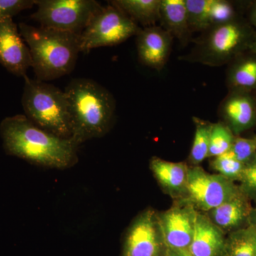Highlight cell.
Instances as JSON below:
<instances>
[{"instance_id": "6da1fadb", "label": "cell", "mask_w": 256, "mask_h": 256, "mask_svg": "<svg viewBox=\"0 0 256 256\" xmlns=\"http://www.w3.org/2000/svg\"><path fill=\"white\" fill-rule=\"evenodd\" d=\"M0 136L8 154L32 164L67 169L78 162V146L37 126L25 114L8 117L0 124Z\"/></svg>"}, {"instance_id": "7a4b0ae2", "label": "cell", "mask_w": 256, "mask_h": 256, "mask_svg": "<svg viewBox=\"0 0 256 256\" xmlns=\"http://www.w3.org/2000/svg\"><path fill=\"white\" fill-rule=\"evenodd\" d=\"M64 92L72 120V139L78 146L108 132L114 124L116 101L107 89L92 79L75 78Z\"/></svg>"}, {"instance_id": "3957f363", "label": "cell", "mask_w": 256, "mask_h": 256, "mask_svg": "<svg viewBox=\"0 0 256 256\" xmlns=\"http://www.w3.org/2000/svg\"><path fill=\"white\" fill-rule=\"evenodd\" d=\"M30 48L36 79L48 82L72 73L80 50V35L25 23L18 24Z\"/></svg>"}, {"instance_id": "277c9868", "label": "cell", "mask_w": 256, "mask_h": 256, "mask_svg": "<svg viewBox=\"0 0 256 256\" xmlns=\"http://www.w3.org/2000/svg\"><path fill=\"white\" fill-rule=\"evenodd\" d=\"M24 78L22 104L26 118L58 137L72 139V120L65 92L38 79L26 76Z\"/></svg>"}, {"instance_id": "5b68a950", "label": "cell", "mask_w": 256, "mask_h": 256, "mask_svg": "<svg viewBox=\"0 0 256 256\" xmlns=\"http://www.w3.org/2000/svg\"><path fill=\"white\" fill-rule=\"evenodd\" d=\"M141 28L124 12L109 3L90 20L80 35V52L88 53L94 48L112 46L137 36Z\"/></svg>"}, {"instance_id": "8992f818", "label": "cell", "mask_w": 256, "mask_h": 256, "mask_svg": "<svg viewBox=\"0 0 256 256\" xmlns=\"http://www.w3.org/2000/svg\"><path fill=\"white\" fill-rule=\"evenodd\" d=\"M32 18L42 26L80 35L102 8L94 0H35Z\"/></svg>"}, {"instance_id": "52a82bcc", "label": "cell", "mask_w": 256, "mask_h": 256, "mask_svg": "<svg viewBox=\"0 0 256 256\" xmlns=\"http://www.w3.org/2000/svg\"><path fill=\"white\" fill-rule=\"evenodd\" d=\"M203 32L192 52L182 60L220 66L238 50L245 38L244 28L234 21L216 25Z\"/></svg>"}, {"instance_id": "ba28073f", "label": "cell", "mask_w": 256, "mask_h": 256, "mask_svg": "<svg viewBox=\"0 0 256 256\" xmlns=\"http://www.w3.org/2000/svg\"><path fill=\"white\" fill-rule=\"evenodd\" d=\"M198 208L212 210L238 193L233 182L220 174H210L201 168L188 169L186 188Z\"/></svg>"}, {"instance_id": "9c48e42d", "label": "cell", "mask_w": 256, "mask_h": 256, "mask_svg": "<svg viewBox=\"0 0 256 256\" xmlns=\"http://www.w3.org/2000/svg\"><path fill=\"white\" fill-rule=\"evenodd\" d=\"M162 242L158 217L153 210H144L128 229L122 256H159Z\"/></svg>"}, {"instance_id": "30bf717a", "label": "cell", "mask_w": 256, "mask_h": 256, "mask_svg": "<svg viewBox=\"0 0 256 256\" xmlns=\"http://www.w3.org/2000/svg\"><path fill=\"white\" fill-rule=\"evenodd\" d=\"M12 18L0 22V64L10 73L26 76L32 67L30 48Z\"/></svg>"}, {"instance_id": "8fae6325", "label": "cell", "mask_w": 256, "mask_h": 256, "mask_svg": "<svg viewBox=\"0 0 256 256\" xmlns=\"http://www.w3.org/2000/svg\"><path fill=\"white\" fill-rule=\"evenodd\" d=\"M194 210L176 206L158 218L160 234L166 248L188 250L194 230Z\"/></svg>"}, {"instance_id": "7c38bea8", "label": "cell", "mask_w": 256, "mask_h": 256, "mask_svg": "<svg viewBox=\"0 0 256 256\" xmlns=\"http://www.w3.org/2000/svg\"><path fill=\"white\" fill-rule=\"evenodd\" d=\"M173 37L160 26H148L137 35L138 57L146 66L161 70L168 62Z\"/></svg>"}, {"instance_id": "4fadbf2b", "label": "cell", "mask_w": 256, "mask_h": 256, "mask_svg": "<svg viewBox=\"0 0 256 256\" xmlns=\"http://www.w3.org/2000/svg\"><path fill=\"white\" fill-rule=\"evenodd\" d=\"M225 247L222 230L210 218L195 212L193 236L188 252L193 256H218Z\"/></svg>"}, {"instance_id": "5bb4252c", "label": "cell", "mask_w": 256, "mask_h": 256, "mask_svg": "<svg viewBox=\"0 0 256 256\" xmlns=\"http://www.w3.org/2000/svg\"><path fill=\"white\" fill-rule=\"evenodd\" d=\"M220 112L236 132L252 127L256 119L255 104L252 98L244 92H235L228 96L222 102Z\"/></svg>"}, {"instance_id": "9a60e30c", "label": "cell", "mask_w": 256, "mask_h": 256, "mask_svg": "<svg viewBox=\"0 0 256 256\" xmlns=\"http://www.w3.org/2000/svg\"><path fill=\"white\" fill-rule=\"evenodd\" d=\"M160 21L162 28L182 44L190 41L192 32L185 0H161Z\"/></svg>"}, {"instance_id": "2e32d148", "label": "cell", "mask_w": 256, "mask_h": 256, "mask_svg": "<svg viewBox=\"0 0 256 256\" xmlns=\"http://www.w3.org/2000/svg\"><path fill=\"white\" fill-rule=\"evenodd\" d=\"M250 214V206L239 192L212 210V222L218 228H233L240 225Z\"/></svg>"}, {"instance_id": "e0dca14e", "label": "cell", "mask_w": 256, "mask_h": 256, "mask_svg": "<svg viewBox=\"0 0 256 256\" xmlns=\"http://www.w3.org/2000/svg\"><path fill=\"white\" fill-rule=\"evenodd\" d=\"M150 168L156 180L170 191H181L186 188L188 168L184 163L153 158Z\"/></svg>"}, {"instance_id": "ac0fdd59", "label": "cell", "mask_w": 256, "mask_h": 256, "mask_svg": "<svg viewBox=\"0 0 256 256\" xmlns=\"http://www.w3.org/2000/svg\"><path fill=\"white\" fill-rule=\"evenodd\" d=\"M110 3L146 28L160 21L161 0H114Z\"/></svg>"}, {"instance_id": "d6986e66", "label": "cell", "mask_w": 256, "mask_h": 256, "mask_svg": "<svg viewBox=\"0 0 256 256\" xmlns=\"http://www.w3.org/2000/svg\"><path fill=\"white\" fill-rule=\"evenodd\" d=\"M196 130L190 152V160L193 164L202 162L208 156L210 136L213 124L194 118Z\"/></svg>"}, {"instance_id": "ffe728a7", "label": "cell", "mask_w": 256, "mask_h": 256, "mask_svg": "<svg viewBox=\"0 0 256 256\" xmlns=\"http://www.w3.org/2000/svg\"><path fill=\"white\" fill-rule=\"evenodd\" d=\"M192 33L210 28V8L213 0H185Z\"/></svg>"}, {"instance_id": "44dd1931", "label": "cell", "mask_w": 256, "mask_h": 256, "mask_svg": "<svg viewBox=\"0 0 256 256\" xmlns=\"http://www.w3.org/2000/svg\"><path fill=\"white\" fill-rule=\"evenodd\" d=\"M229 82L238 88H252L256 86V60L248 58L237 64L230 70Z\"/></svg>"}, {"instance_id": "7402d4cb", "label": "cell", "mask_w": 256, "mask_h": 256, "mask_svg": "<svg viewBox=\"0 0 256 256\" xmlns=\"http://www.w3.org/2000/svg\"><path fill=\"white\" fill-rule=\"evenodd\" d=\"M234 138L232 130L226 124L222 122L213 124L208 158H216L230 150Z\"/></svg>"}, {"instance_id": "603a6c76", "label": "cell", "mask_w": 256, "mask_h": 256, "mask_svg": "<svg viewBox=\"0 0 256 256\" xmlns=\"http://www.w3.org/2000/svg\"><path fill=\"white\" fill-rule=\"evenodd\" d=\"M227 256H256V248L254 230H240L230 236L226 244Z\"/></svg>"}, {"instance_id": "cb8c5ba5", "label": "cell", "mask_w": 256, "mask_h": 256, "mask_svg": "<svg viewBox=\"0 0 256 256\" xmlns=\"http://www.w3.org/2000/svg\"><path fill=\"white\" fill-rule=\"evenodd\" d=\"M212 165L220 175L230 180L239 178L244 166V164L236 159L230 151L216 156L212 161Z\"/></svg>"}, {"instance_id": "d4e9b609", "label": "cell", "mask_w": 256, "mask_h": 256, "mask_svg": "<svg viewBox=\"0 0 256 256\" xmlns=\"http://www.w3.org/2000/svg\"><path fill=\"white\" fill-rule=\"evenodd\" d=\"M229 151L240 162L246 164L256 156V138H234Z\"/></svg>"}, {"instance_id": "484cf974", "label": "cell", "mask_w": 256, "mask_h": 256, "mask_svg": "<svg viewBox=\"0 0 256 256\" xmlns=\"http://www.w3.org/2000/svg\"><path fill=\"white\" fill-rule=\"evenodd\" d=\"M234 13L232 3L225 0H213L210 9V28L234 21Z\"/></svg>"}, {"instance_id": "4316f807", "label": "cell", "mask_w": 256, "mask_h": 256, "mask_svg": "<svg viewBox=\"0 0 256 256\" xmlns=\"http://www.w3.org/2000/svg\"><path fill=\"white\" fill-rule=\"evenodd\" d=\"M35 0H0V22L12 18L23 10L30 9Z\"/></svg>"}, {"instance_id": "83f0119b", "label": "cell", "mask_w": 256, "mask_h": 256, "mask_svg": "<svg viewBox=\"0 0 256 256\" xmlns=\"http://www.w3.org/2000/svg\"><path fill=\"white\" fill-rule=\"evenodd\" d=\"M239 180L247 190L256 192V156L244 164Z\"/></svg>"}, {"instance_id": "f1b7e54d", "label": "cell", "mask_w": 256, "mask_h": 256, "mask_svg": "<svg viewBox=\"0 0 256 256\" xmlns=\"http://www.w3.org/2000/svg\"><path fill=\"white\" fill-rule=\"evenodd\" d=\"M164 256H193L188 250L166 248Z\"/></svg>"}, {"instance_id": "f546056e", "label": "cell", "mask_w": 256, "mask_h": 256, "mask_svg": "<svg viewBox=\"0 0 256 256\" xmlns=\"http://www.w3.org/2000/svg\"><path fill=\"white\" fill-rule=\"evenodd\" d=\"M250 21L254 26L256 28V2L252 8V14H250Z\"/></svg>"}, {"instance_id": "4dcf8cb0", "label": "cell", "mask_w": 256, "mask_h": 256, "mask_svg": "<svg viewBox=\"0 0 256 256\" xmlns=\"http://www.w3.org/2000/svg\"><path fill=\"white\" fill-rule=\"evenodd\" d=\"M252 223H254V228H252L256 230V212L255 215H254V222H252Z\"/></svg>"}, {"instance_id": "1f68e13d", "label": "cell", "mask_w": 256, "mask_h": 256, "mask_svg": "<svg viewBox=\"0 0 256 256\" xmlns=\"http://www.w3.org/2000/svg\"><path fill=\"white\" fill-rule=\"evenodd\" d=\"M252 230H254V240H255V244L256 248V230H254V228H252Z\"/></svg>"}, {"instance_id": "d6a6232c", "label": "cell", "mask_w": 256, "mask_h": 256, "mask_svg": "<svg viewBox=\"0 0 256 256\" xmlns=\"http://www.w3.org/2000/svg\"><path fill=\"white\" fill-rule=\"evenodd\" d=\"M254 50H255L256 52V43L255 44V45H254Z\"/></svg>"}]
</instances>
